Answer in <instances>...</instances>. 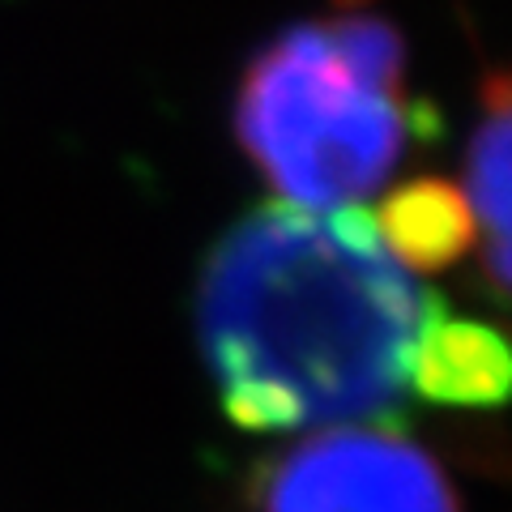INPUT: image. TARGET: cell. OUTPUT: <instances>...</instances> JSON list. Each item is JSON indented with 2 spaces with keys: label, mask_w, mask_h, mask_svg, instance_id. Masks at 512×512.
<instances>
[{
  "label": "cell",
  "mask_w": 512,
  "mask_h": 512,
  "mask_svg": "<svg viewBox=\"0 0 512 512\" xmlns=\"http://www.w3.org/2000/svg\"><path fill=\"white\" fill-rule=\"evenodd\" d=\"M402 35L367 13L303 22L252 56L235 99L239 146L286 205L346 210L423 137Z\"/></svg>",
  "instance_id": "2"
},
{
  "label": "cell",
  "mask_w": 512,
  "mask_h": 512,
  "mask_svg": "<svg viewBox=\"0 0 512 512\" xmlns=\"http://www.w3.org/2000/svg\"><path fill=\"white\" fill-rule=\"evenodd\" d=\"M470 218L491 282L512 295V73L487 82V111L470 141Z\"/></svg>",
  "instance_id": "5"
},
{
  "label": "cell",
  "mask_w": 512,
  "mask_h": 512,
  "mask_svg": "<svg viewBox=\"0 0 512 512\" xmlns=\"http://www.w3.org/2000/svg\"><path fill=\"white\" fill-rule=\"evenodd\" d=\"M414 393L436 406H500L512 397V338L487 320L444 312L414 359Z\"/></svg>",
  "instance_id": "4"
},
{
  "label": "cell",
  "mask_w": 512,
  "mask_h": 512,
  "mask_svg": "<svg viewBox=\"0 0 512 512\" xmlns=\"http://www.w3.org/2000/svg\"><path fill=\"white\" fill-rule=\"evenodd\" d=\"M440 299L367 210L261 205L201 278V346L222 410L252 431L367 419L414 393Z\"/></svg>",
  "instance_id": "1"
},
{
  "label": "cell",
  "mask_w": 512,
  "mask_h": 512,
  "mask_svg": "<svg viewBox=\"0 0 512 512\" xmlns=\"http://www.w3.org/2000/svg\"><path fill=\"white\" fill-rule=\"evenodd\" d=\"M380 239L410 274L453 265L474 244V218L466 192L444 180H414L397 188L372 214Z\"/></svg>",
  "instance_id": "6"
},
{
  "label": "cell",
  "mask_w": 512,
  "mask_h": 512,
  "mask_svg": "<svg viewBox=\"0 0 512 512\" xmlns=\"http://www.w3.org/2000/svg\"><path fill=\"white\" fill-rule=\"evenodd\" d=\"M261 512H457L436 457L372 427H333L265 478Z\"/></svg>",
  "instance_id": "3"
}]
</instances>
